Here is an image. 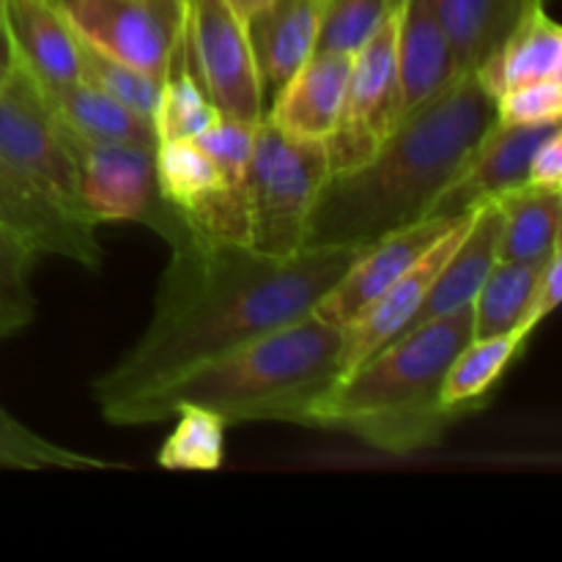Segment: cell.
I'll return each instance as SVG.
<instances>
[{
  "label": "cell",
  "mask_w": 562,
  "mask_h": 562,
  "mask_svg": "<svg viewBox=\"0 0 562 562\" xmlns=\"http://www.w3.org/2000/svg\"><path fill=\"white\" fill-rule=\"evenodd\" d=\"M360 250L302 247L294 258H263L250 247L187 236L154 294L148 327L110 371L91 382L99 412L154 393L225 351L307 316Z\"/></svg>",
  "instance_id": "obj_1"
},
{
  "label": "cell",
  "mask_w": 562,
  "mask_h": 562,
  "mask_svg": "<svg viewBox=\"0 0 562 562\" xmlns=\"http://www.w3.org/2000/svg\"><path fill=\"white\" fill-rule=\"evenodd\" d=\"M494 121L497 99L475 75H459L401 119L366 165L324 181L302 247L362 250L426 220Z\"/></svg>",
  "instance_id": "obj_2"
},
{
  "label": "cell",
  "mask_w": 562,
  "mask_h": 562,
  "mask_svg": "<svg viewBox=\"0 0 562 562\" xmlns=\"http://www.w3.org/2000/svg\"><path fill=\"white\" fill-rule=\"evenodd\" d=\"M344 329L316 313L192 368L154 393L126 401L104 415L113 426L170 420L181 406H201L225 423H302L344 376Z\"/></svg>",
  "instance_id": "obj_3"
},
{
  "label": "cell",
  "mask_w": 562,
  "mask_h": 562,
  "mask_svg": "<svg viewBox=\"0 0 562 562\" xmlns=\"http://www.w3.org/2000/svg\"><path fill=\"white\" fill-rule=\"evenodd\" d=\"M472 340V305L406 329L344 373L313 406L307 426L351 434L393 456L439 445L459 417L442 409L445 373Z\"/></svg>",
  "instance_id": "obj_4"
},
{
  "label": "cell",
  "mask_w": 562,
  "mask_h": 562,
  "mask_svg": "<svg viewBox=\"0 0 562 562\" xmlns=\"http://www.w3.org/2000/svg\"><path fill=\"white\" fill-rule=\"evenodd\" d=\"M327 179L324 143L285 135L263 115L256 124L245 176L250 250L263 258H294L302 250L307 220Z\"/></svg>",
  "instance_id": "obj_5"
},
{
  "label": "cell",
  "mask_w": 562,
  "mask_h": 562,
  "mask_svg": "<svg viewBox=\"0 0 562 562\" xmlns=\"http://www.w3.org/2000/svg\"><path fill=\"white\" fill-rule=\"evenodd\" d=\"M0 157L55 203L88 217L80 198L75 137L20 58L0 80Z\"/></svg>",
  "instance_id": "obj_6"
},
{
  "label": "cell",
  "mask_w": 562,
  "mask_h": 562,
  "mask_svg": "<svg viewBox=\"0 0 562 562\" xmlns=\"http://www.w3.org/2000/svg\"><path fill=\"white\" fill-rule=\"evenodd\" d=\"M71 132V130H69ZM75 137L82 209L97 225L137 223L162 236L170 247L190 236L184 217L162 198L157 181V148L88 143Z\"/></svg>",
  "instance_id": "obj_7"
},
{
  "label": "cell",
  "mask_w": 562,
  "mask_h": 562,
  "mask_svg": "<svg viewBox=\"0 0 562 562\" xmlns=\"http://www.w3.org/2000/svg\"><path fill=\"white\" fill-rule=\"evenodd\" d=\"M398 5L371 38L351 55L344 119L324 143L329 176L349 173L376 154L398 126V60H395Z\"/></svg>",
  "instance_id": "obj_8"
},
{
  "label": "cell",
  "mask_w": 562,
  "mask_h": 562,
  "mask_svg": "<svg viewBox=\"0 0 562 562\" xmlns=\"http://www.w3.org/2000/svg\"><path fill=\"white\" fill-rule=\"evenodd\" d=\"M181 16L192 66L214 110L225 119L258 124L263 99L247 22L228 0H181Z\"/></svg>",
  "instance_id": "obj_9"
},
{
  "label": "cell",
  "mask_w": 562,
  "mask_h": 562,
  "mask_svg": "<svg viewBox=\"0 0 562 562\" xmlns=\"http://www.w3.org/2000/svg\"><path fill=\"white\" fill-rule=\"evenodd\" d=\"M88 47L162 82L181 31V0H53Z\"/></svg>",
  "instance_id": "obj_10"
},
{
  "label": "cell",
  "mask_w": 562,
  "mask_h": 562,
  "mask_svg": "<svg viewBox=\"0 0 562 562\" xmlns=\"http://www.w3.org/2000/svg\"><path fill=\"white\" fill-rule=\"evenodd\" d=\"M453 223L456 217L417 220V223L362 247L355 261L346 267V272L313 305L311 313L340 329L355 324L395 280L404 278L448 234Z\"/></svg>",
  "instance_id": "obj_11"
},
{
  "label": "cell",
  "mask_w": 562,
  "mask_h": 562,
  "mask_svg": "<svg viewBox=\"0 0 562 562\" xmlns=\"http://www.w3.org/2000/svg\"><path fill=\"white\" fill-rule=\"evenodd\" d=\"M0 228L31 247L38 258H66L99 272L104 247L93 220L71 214L0 157Z\"/></svg>",
  "instance_id": "obj_12"
},
{
  "label": "cell",
  "mask_w": 562,
  "mask_h": 562,
  "mask_svg": "<svg viewBox=\"0 0 562 562\" xmlns=\"http://www.w3.org/2000/svg\"><path fill=\"white\" fill-rule=\"evenodd\" d=\"M560 130V124L516 126L494 121L475 151L428 209V217H459L481 203L494 201L516 187L527 184L530 157L538 143Z\"/></svg>",
  "instance_id": "obj_13"
},
{
  "label": "cell",
  "mask_w": 562,
  "mask_h": 562,
  "mask_svg": "<svg viewBox=\"0 0 562 562\" xmlns=\"http://www.w3.org/2000/svg\"><path fill=\"white\" fill-rule=\"evenodd\" d=\"M472 212H464L456 217V223L450 225L448 234L409 269L401 280H395L355 324L344 329V373L355 371L357 366L368 360V357L376 355L379 349L390 344L393 338H398L409 322L415 318L417 307L426 300L428 289H431L434 278L439 274L442 263L448 261L450 252L456 250V245L461 241V236L467 234L472 223Z\"/></svg>",
  "instance_id": "obj_14"
},
{
  "label": "cell",
  "mask_w": 562,
  "mask_h": 562,
  "mask_svg": "<svg viewBox=\"0 0 562 562\" xmlns=\"http://www.w3.org/2000/svg\"><path fill=\"white\" fill-rule=\"evenodd\" d=\"M324 0H272L247 20V38L261 82L263 115L285 82L316 53Z\"/></svg>",
  "instance_id": "obj_15"
},
{
  "label": "cell",
  "mask_w": 562,
  "mask_h": 562,
  "mask_svg": "<svg viewBox=\"0 0 562 562\" xmlns=\"http://www.w3.org/2000/svg\"><path fill=\"white\" fill-rule=\"evenodd\" d=\"M351 55L313 53L267 108L280 132L300 140L327 143L344 119Z\"/></svg>",
  "instance_id": "obj_16"
},
{
  "label": "cell",
  "mask_w": 562,
  "mask_h": 562,
  "mask_svg": "<svg viewBox=\"0 0 562 562\" xmlns=\"http://www.w3.org/2000/svg\"><path fill=\"white\" fill-rule=\"evenodd\" d=\"M5 27L14 55L44 91H58L82 80L80 38L53 0H5Z\"/></svg>",
  "instance_id": "obj_17"
},
{
  "label": "cell",
  "mask_w": 562,
  "mask_h": 562,
  "mask_svg": "<svg viewBox=\"0 0 562 562\" xmlns=\"http://www.w3.org/2000/svg\"><path fill=\"white\" fill-rule=\"evenodd\" d=\"M499 231H503V209L497 206V201H486L475 206L470 228L461 236L448 261L442 263L426 300L417 307L415 318L406 329L445 316V313L459 311L464 305H472L481 285L486 283V278L499 261Z\"/></svg>",
  "instance_id": "obj_18"
},
{
  "label": "cell",
  "mask_w": 562,
  "mask_h": 562,
  "mask_svg": "<svg viewBox=\"0 0 562 562\" xmlns=\"http://www.w3.org/2000/svg\"><path fill=\"white\" fill-rule=\"evenodd\" d=\"M395 60H398V121L459 77L428 0L398 3Z\"/></svg>",
  "instance_id": "obj_19"
},
{
  "label": "cell",
  "mask_w": 562,
  "mask_h": 562,
  "mask_svg": "<svg viewBox=\"0 0 562 562\" xmlns=\"http://www.w3.org/2000/svg\"><path fill=\"white\" fill-rule=\"evenodd\" d=\"M448 42L456 75L481 69L543 0H428Z\"/></svg>",
  "instance_id": "obj_20"
},
{
  "label": "cell",
  "mask_w": 562,
  "mask_h": 562,
  "mask_svg": "<svg viewBox=\"0 0 562 562\" xmlns=\"http://www.w3.org/2000/svg\"><path fill=\"white\" fill-rule=\"evenodd\" d=\"M472 75L494 99L505 91L530 86V82L560 80L562 75V31L558 22L538 3L516 25L508 42Z\"/></svg>",
  "instance_id": "obj_21"
},
{
  "label": "cell",
  "mask_w": 562,
  "mask_h": 562,
  "mask_svg": "<svg viewBox=\"0 0 562 562\" xmlns=\"http://www.w3.org/2000/svg\"><path fill=\"white\" fill-rule=\"evenodd\" d=\"M55 113L77 137L88 143H113V146H140L157 148V126L151 119L135 113L108 97L88 80H77L71 86L47 93Z\"/></svg>",
  "instance_id": "obj_22"
},
{
  "label": "cell",
  "mask_w": 562,
  "mask_h": 562,
  "mask_svg": "<svg viewBox=\"0 0 562 562\" xmlns=\"http://www.w3.org/2000/svg\"><path fill=\"white\" fill-rule=\"evenodd\" d=\"M503 209L499 261H547L560 247L562 192L521 184L494 198Z\"/></svg>",
  "instance_id": "obj_23"
},
{
  "label": "cell",
  "mask_w": 562,
  "mask_h": 562,
  "mask_svg": "<svg viewBox=\"0 0 562 562\" xmlns=\"http://www.w3.org/2000/svg\"><path fill=\"white\" fill-rule=\"evenodd\" d=\"M527 340H530V335L521 333V329L492 335V338H472L456 355L448 373H445L442 390H439L442 409L453 412L456 417L481 409L488 393L503 382L510 362L521 355Z\"/></svg>",
  "instance_id": "obj_24"
},
{
  "label": "cell",
  "mask_w": 562,
  "mask_h": 562,
  "mask_svg": "<svg viewBox=\"0 0 562 562\" xmlns=\"http://www.w3.org/2000/svg\"><path fill=\"white\" fill-rule=\"evenodd\" d=\"M212 99L192 66L190 47L184 36V16H181V31L170 49L168 69H165L162 86H159V104L154 113L159 143L165 140H195L203 130L217 121Z\"/></svg>",
  "instance_id": "obj_25"
},
{
  "label": "cell",
  "mask_w": 562,
  "mask_h": 562,
  "mask_svg": "<svg viewBox=\"0 0 562 562\" xmlns=\"http://www.w3.org/2000/svg\"><path fill=\"white\" fill-rule=\"evenodd\" d=\"M547 261H497L472 300V338H492L521 329Z\"/></svg>",
  "instance_id": "obj_26"
},
{
  "label": "cell",
  "mask_w": 562,
  "mask_h": 562,
  "mask_svg": "<svg viewBox=\"0 0 562 562\" xmlns=\"http://www.w3.org/2000/svg\"><path fill=\"white\" fill-rule=\"evenodd\" d=\"M176 428L157 453V464L173 472H214L225 461L228 423L201 406H181Z\"/></svg>",
  "instance_id": "obj_27"
},
{
  "label": "cell",
  "mask_w": 562,
  "mask_h": 562,
  "mask_svg": "<svg viewBox=\"0 0 562 562\" xmlns=\"http://www.w3.org/2000/svg\"><path fill=\"white\" fill-rule=\"evenodd\" d=\"M115 461L77 453L42 434L31 431L0 406V470H119Z\"/></svg>",
  "instance_id": "obj_28"
},
{
  "label": "cell",
  "mask_w": 562,
  "mask_h": 562,
  "mask_svg": "<svg viewBox=\"0 0 562 562\" xmlns=\"http://www.w3.org/2000/svg\"><path fill=\"white\" fill-rule=\"evenodd\" d=\"M154 157L162 198L179 214L225 181L195 140H165L159 143Z\"/></svg>",
  "instance_id": "obj_29"
},
{
  "label": "cell",
  "mask_w": 562,
  "mask_h": 562,
  "mask_svg": "<svg viewBox=\"0 0 562 562\" xmlns=\"http://www.w3.org/2000/svg\"><path fill=\"white\" fill-rule=\"evenodd\" d=\"M195 239L209 245L250 247V201L245 184H223L181 212Z\"/></svg>",
  "instance_id": "obj_30"
},
{
  "label": "cell",
  "mask_w": 562,
  "mask_h": 562,
  "mask_svg": "<svg viewBox=\"0 0 562 562\" xmlns=\"http://www.w3.org/2000/svg\"><path fill=\"white\" fill-rule=\"evenodd\" d=\"M401 0H324L316 53L355 55Z\"/></svg>",
  "instance_id": "obj_31"
},
{
  "label": "cell",
  "mask_w": 562,
  "mask_h": 562,
  "mask_svg": "<svg viewBox=\"0 0 562 562\" xmlns=\"http://www.w3.org/2000/svg\"><path fill=\"white\" fill-rule=\"evenodd\" d=\"M38 256L16 236L0 228V338L27 327L36 316L31 278Z\"/></svg>",
  "instance_id": "obj_32"
},
{
  "label": "cell",
  "mask_w": 562,
  "mask_h": 562,
  "mask_svg": "<svg viewBox=\"0 0 562 562\" xmlns=\"http://www.w3.org/2000/svg\"><path fill=\"white\" fill-rule=\"evenodd\" d=\"M80 66L82 80H88L99 91L108 93V97L119 99L121 104H126L135 113L154 121V113H157L159 104V86L162 82L132 69V66L121 64V60L108 58L99 49L88 47L86 42H80Z\"/></svg>",
  "instance_id": "obj_33"
},
{
  "label": "cell",
  "mask_w": 562,
  "mask_h": 562,
  "mask_svg": "<svg viewBox=\"0 0 562 562\" xmlns=\"http://www.w3.org/2000/svg\"><path fill=\"white\" fill-rule=\"evenodd\" d=\"M252 135H256V124L217 115V121L209 130H203L195 137V143L212 159L214 168L220 170V176L228 184H245L247 162H250L252 151Z\"/></svg>",
  "instance_id": "obj_34"
},
{
  "label": "cell",
  "mask_w": 562,
  "mask_h": 562,
  "mask_svg": "<svg viewBox=\"0 0 562 562\" xmlns=\"http://www.w3.org/2000/svg\"><path fill=\"white\" fill-rule=\"evenodd\" d=\"M562 119V80L530 82V86L505 91L497 99L499 124L541 126L560 124Z\"/></svg>",
  "instance_id": "obj_35"
},
{
  "label": "cell",
  "mask_w": 562,
  "mask_h": 562,
  "mask_svg": "<svg viewBox=\"0 0 562 562\" xmlns=\"http://www.w3.org/2000/svg\"><path fill=\"white\" fill-rule=\"evenodd\" d=\"M560 283H562V256L560 250H554L549 256V261L543 263L541 280L536 285V294H532L530 311H527L525 322H521V333L532 335L541 322H547L554 313V307L560 305Z\"/></svg>",
  "instance_id": "obj_36"
},
{
  "label": "cell",
  "mask_w": 562,
  "mask_h": 562,
  "mask_svg": "<svg viewBox=\"0 0 562 562\" xmlns=\"http://www.w3.org/2000/svg\"><path fill=\"white\" fill-rule=\"evenodd\" d=\"M527 184L543 187V190H562V135L554 130L543 137L530 157Z\"/></svg>",
  "instance_id": "obj_37"
},
{
  "label": "cell",
  "mask_w": 562,
  "mask_h": 562,
  "mask_svg": "<svg viewBox=\"0 0 562 562\" xmlns=\"http://www.w3.org/2000/svg\"><path fill=\"white\" fill-rule=\"evenodd\" d=\"M16 55H14V42H11V33L5 27V20L0 16V80L5 77V71L14 66Z\"/></svg>",
  "instance_id": "obj_38"
},
{
  "label": "cell",
  "mask_w": 562,
  "mask_h": 562,
  "mask_svg": "<svg viewBox=\"0 0 562 562\" xmlns=\"http://www.w3.org/2000/svg\"><path fill=\"white\" fill-rule=\"evenodd\" d=\"M231 5H234L236 9V14L241 16V20H250L252 14H258V11L261 9H267L269 3H272V0H228Z\"/></svg>",
  "instance_id": "obj_39"
},
{
  "label": "cell",
  "mask_w": 562,
  "mask_h": 562,
  "mask_svg": "<svg viewBox=\"0 0 562 562\" xmlns=\"http://www.w3.org/2000/svg\"><path fill=\"white\" fill-rule=\"evenodd\" d=\"M3 11H5V0H0V16H3Z\"/></svg>",
  "instance_id": "obj_40"
}]
</instances>
